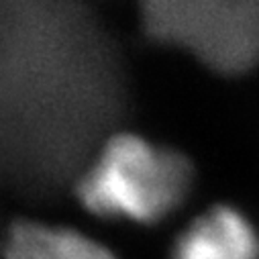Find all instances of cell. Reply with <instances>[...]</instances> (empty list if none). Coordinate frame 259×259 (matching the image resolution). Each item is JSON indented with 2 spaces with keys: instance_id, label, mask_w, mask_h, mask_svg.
Wrapping results in <instances>:
<instances>
[{
  "instance_id": "cell-1",
  "label": "cell",
  "mask_w": 259,
  "mask_h": 259,
  "mask_svg": "<svg viewBox=\"0 0 259 259\" xmlns=\"http://www.w3.org/2000/svg\"><path fill=\"white\" fill-rule=\"evenodd\" d=\"M118 106L112 51L82 7L5 5L3 143L21 182L53 188L80 176Z\"/></svg>"
},
{
  "instance_id": "cell-2",
  "label": "cell",
  "mask_w": 259,
  "mask_h": 259,
  "mask_svg": "<svg viewBox=\"0 0 259 259\" xmlns=\"http://www.w3.org/2000/svg\"><path fill=\"white\" fill-rule=\"evenodd\" d=\"M192 180L194 167L184 153L135 133H112L76 176L74 192L96 217L151 225L186 200Z\"/></svg>"
},
{
  "instance_id": "cell-3",
  "label": "cell",
  "mask_w": 259,
  "mask_h": 259,
  "mask_svg": "<svg viewBox=\"0 0 259 259\" xmlns=\"http://www.w3.org/2000/svg\"><path fill=\"white\" fill-rule=\"evenodd\" d=\"M141 27L206 68L239 76L259 63V0H147Z\"/></svg>"
},
{
  "instance_id": "cell-4",
  "label": "cell",
  "mask_w": 259,
  "mask_h": 259,
  "mask_svg": "<svg viewBox=\"0 0 259 259\" xmlns=\"http://www.w3.org/2000/svg\"><path fill=\"white\" fill-rule=\"evenodd\" d=\"M251 223L233 206L219 204L194 219L176 239L171 259H257Z\"/></svg>"
},
{
  "instance_id": "cell-5",
  "label": "cell",
  "mask_w": 259,
  "mask_h": 259,
  "mask_svg": "<svg viewBox=\"0 0 259 259\" xmlns=\"http://www.w3.org/2000/svg\"><path fill=\"white\" fill-rule=\"evenodd\" d=\"M5 259H116V255L72 227L19 219L7 231Z\"/></svg>"
}]
</instances>
